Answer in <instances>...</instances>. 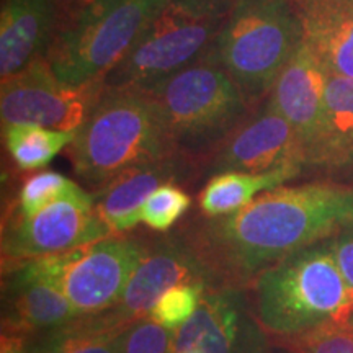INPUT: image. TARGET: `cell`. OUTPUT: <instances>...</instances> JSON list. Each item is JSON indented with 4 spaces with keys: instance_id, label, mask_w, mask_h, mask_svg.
<instances>
[{
    "instance_id": "16",
    "label": "cell",
    "mask_w": 353,
    "mask_h": 353,
    "mask_svg": "<svg viewBox=\"0 0 353 353\" xmlns=\"http://www.w3.org/2000/svg\"><path fill=\"white\" fill-rule=\"evenodd\" d=\"M6 304L3 324L12 334H51L81 319L54 285L33 275L23 265L10 278Z\"/></svg>"
},
{
    "instance_id": "31",
    "label": "cell",
    "mask_w": 353,
    "mask_h": 353,
    "mask_svg": "<svg viewBox=\"0 0 353 353\" xmlns=\"http://www.w3.org/2000/svg\"><path fill=\"white\" fill-rule=\"evenodd\" d=\"M345 322H347L348 325H350V329L353 330V311L350 312V314H348V317L345 319Z\"/></svg>"
},
{
    "instance_id": "3",
    "label": "cell",
    "mask_w": 353,
    "mask_h": 353,
    "mask_svg": "<svg viewBox=\"0 0 353 353\" xmlns=\"http://www.w3.org/2000/svg\"><path fill=\"white\" fill-rule=\"evenodd\" d=\"M255 316L267 332L291 339L353 311V290L335 260L332 237L286 255L255 281Z\"/></svg>"
},
{
    "instance_id": "20",
    "label": "cell",
    "mask_w": 353,
    "mask_h": 353,
    "mask_svg": "<svg viewBox=\"0 0 353 353\" xmlns=\"http://www.w3.org/2000/svg\"><path fill=\"white\" fill-rule=\"evenodd\" d=\"M293 172H270V174H245L224 172L208 180L200 195V208L208 218H221L236 213L268 190L281 187L293 180Z\"/></svg>"
},
{
    "instance_id": "33",
    "label": "cell",
    "mask_w": 353,
    "mask_h": 353,
    "mask_svg": "<svg viewBox=\"0 0 353 353\" xmlns=\"http://www.w3.org/2000/svg\"><path fill=\"white\" fill-rule=\"evenodd\" d=\"M275 353H294L293 350H288V352H275Z\"/></svg>"
},
{
    "instance_id": "9",
    "label": "cell",
    "mask_w": 353,
    "mask_h": 353,
    "mask_svg": "<svg viewBox=\"0 0 353 353\" xmlns=\"http://www.w3.org/2000/svg\"><path fill=\"white\" fill-rule=\"evenodd\" d=\"M103 88V81L85 85L63 82L52 72L46 57H41L2 81V130L13 125H34L76 132L94 110Z\"/></svg>"
},
{
    "instance_id": "10",
    "label": "cell",
    "mask_w": 353,
    "mask_h": 353,
    "mask_svg": "<svg viewBox=\"0 0 353 353\" xmlns=\"http://www.w3.org/2000/svg\"><path fill=\"white\" fill-rule=\"evenodd\" d=\"M113 236L95 210V196L77 185L32 216H17L2 237L3 255L15 262L64 254Z\"/></svg>"
},
{
    "instance_id": "27",
    "label": "cell",
    "mask_w": 353,
    "mask_h": 353,
    "mask_svg": "<svg viewBox=\"0 0 353 353\" xmlns=\"http://www.w3.org/2000/svg\"><path fill=\"white\" fill-rule=\"evenodd\" d=\"M294 353H353V330L345 321L330 322L290 339Z\"/></svg>"
},
{
    "instance_id": "1",
    "label": "cell",
    "mask_w": 353,
    "mask_h": 353,
    "mask_svg": "<svg viewBox=\"0 0 353 353\" xmlns=\"http://www.w3.org/2000/svg\"><path fill=\"white\" fill-rule=\"evenodd\" d=\"M352 224L353 187L281 185L236 213L206 221L190 239L221 285L242 286L286 255Z\"/></svg>"
},
{
    "instance_id": "21",
    "label": "cell",
    "mask_w": 353,
    "mask_h": 353,
    "mask_svg": "<svg viewBox=\"0 0 353 353\" xmlns=\"http://www.w3.org/2000/svg\"><path fill=\"white\" fill-rule=\"evenodd\" d=\"M7 151L21 170L46 167L63 149L69 148L76 132L57 131L34 125H13L3 128Z\"/></svg>"
},
{
    "instance_id": "12",
    "label": "cell",
    "mask_w": 353,
    "mask_h": 353,
    "mask_svg": "<svg viewBox=\"0 0 353 353\" xmlns=\"http://www.w3.org/2000/svg\"><path fill=\"white\" fill-rule=\"evenodd\" d=\"M265 332L241 286H211L195 314L175 330L172 353H272Z\"/></svg>"
},
{
    "instance_id": "18",
    "label": "cell",
    "mask_w": 353,
    "mask_h": 353,
    "mask_svg": "<svg viewBox=\"0 0 353 353\" xmlns=\"http://www.w3.org/2000/svg\"><path fill=\"white\" fill-rule=\"evenodd\" d=\"M304 41L330 76L353 79V0H294Z\"/></svg>"
},
{
    "instance_id": "13",
    "label": "cell",
    "mask_w": 353,
    "mask_h": 353,
    "mask_svg": "<svg viewBox=\"0 0 353 353\" xmlns=\"http://www.w3.org/2000/svg\"><path fill=\"white\" fill-rule=\"evenodd\" d=\"M303 167H306V156L296 131L267 101L213 154L208 172L211 175L224 172L299 175Z\"/></svg>"
},
{
    "instance_id": "23",
    "label": "cell",
    "mask_w": 353,
    "mask_h": 353,
    "mask_svg": "<svg viewBox=\"0 0 353 353\" xmlns=\"http://www.w3.org/2000/svg\"><path fill=\"white\" fill-rule=\"evenodd\" d=\"M208 286L185 283L165 291L149 312V317L162 327L176 330L196 312Z\"/></svg>"
},
{
    "instance_id": "2",
    "label": "cell",
    "mask_w": 353,
    "mask_h": 353,
    "mask_svg": "<svg viewBox=\"0 0 353 353\" xmlns=\"http://www.w3.org/2000/svg\"><path fill=\"white\" fill-rule=\"evenodd\" d=\"M69 156L79 179L97 190L134 167L183 159L151 92L108 85L76 131Z\"/></svg>"
},
{
    "instance_id": "28",
    "label": "cell",
    "mask_w": 353,
    "mask_h": 353,
    "mask_svg": "<svg viewBox=\"0 0 353 353\" xmlns=\"http://www.w3.org/2000/svg\"><path fill=\"white\" fill-rule=\"evenodd\" d=\"M332 245L339 268L353 290V224L332 236Z\"/></svg>"
},
{
    "instance_id": "14",
    "label": "cell",
    "mask_w": 353,
    "mask_h": 353,
    "mask_svg": "<svg viewBox=\"0 0 353 353\" xmlns=\"http://www.w3.org/2000/svg\"><path fill=\"white\" fill-rule=\"evenodd\" d=\"M77 0H2L0 77L20 72L46 57L52 43L77 12Z\"/></svg>"
},
{
    "instance_id": "4",
    "label": "cell",
    "mask_w": 353,
    "mask_h": 353,
    "mask_svg": "<svg viewBox=\"0 0 353 353\" xmlns=\"http://www.w3.org/2000/svg\"><path fill=\"white\" fill-rule=\"evenodd\" d=\"M144 90L156 99L183 159L213 157L252 114L241 88L210 54Z\"/></svg>"
},
{
    "instance_id": "8",
    "label": "cell",
    "mask_w": 353,
    "mask_h": 353,
    "mask_svg": "<svg viewBox=\"0 0 353 353\" xmlns=\"http://www.w3.org/2000/svg\"><path fill=\"white\" fill-rule=\"evenodd\" d=\"M148 245L121 234L105 237L64 254L23 262V267L54 285L79 317L103 314L120 301Z\"/></svg>"
},
{
    "instance_id": "5",
    "label": "cell",
    "mask_w": 353,
    "mask_h": 353,
    "mask_svg": "<svg viewBox=\"0 0 353 353\" xmlns=\"http://www.w3.org/2000/svg\"><path fill=\"white\" fill-rule=\"evenodd\" d=\"M303 41L294 0H237L208 54L252 105L270 94Z\"/></svg>"
},
{
    "instance_id": "30",
    "label": "cell",
    "mask_w": 353,
    "mask_h": 353,
    "mask_svg": "<svg viewBox=\"0 0 353 353\" xmlns=\"http://www.w3.org/2000/svg\"><path fill=\"white\" fill-rule=\"evenodd\" d=\"M28 353H44V350H43V348H41V347H39V345H38V343H37V345H34V347H32V348H30V350H28Z\"/></svg>"
},
{
    "instance_id": "22",
    "label": "cell",
    "mask_w": 353,
    "mask_h": 353,
    "mask_svg": "<svg viewBox=\"0 0 353 353\" xmlns=\"http://www.w3.org/2000/svg\"><path fill=\"white\" fill-rule=\"evenodd\" d=\"M120 332L99 316L81 317L68 327L46 334L38 345L44 353H120Z\"/></svg>"
},
{
    "instance_id": "15",
    "label": "cell",
    "mask_w": 353,
    "mask_h": 353,
    "mask_svg": "<svg viewBox=\"0 0 353 353\" xmlns=\"http://www.w3.org/2000/svg\"><path fill=\"white\" fill-rule=\"evenodd\" d=\"M330 72L306 41L273 83L268 103L296 131L306 156L324 110Z\"/></svg>"
},
{
    "instance_id": "11",
    "label": "cell",
    "mask_w": 353,
    "mask_h": 353,
    "mask_svg": "<svg viewBox=\"0 0 353 353\" xmlns=\"http://www.w3.org/2000/svg\"><path fill=\"white\" fill-rule=\"evenodd\" d=\"M185 283L205 285L208 288L221 286L218 276L190 236L162 239L148 247L120 301L99 317L112 327L123 329L131 322L148 317L165 291Z\"/></svg>"
},
{
    "instance_id": "17",
    "label": "cell",
    "mask_w": 353,
    "mask_h": 353,
    "mask_svg": "<svg viewBox=\"0 0 353 353\" xmlns=\"http://www.w3.org/2000/svg\"><path fill=\"white\" fill-rule=\"evenodd\" d=\"M185 159L156 162L134 167L97 190L95 210L113 234L130 231L141 223V210L145 200L161 185L169 183L185 170Z\"/></svg>"
},
{
    "instance_id": "32",
    "label": "cell",
    "mask_w": 353,
    "mask_h": 353,
    "mask_svg": "<svg viewBox=\"0 0 353 353\" xmlns=\"http://www.w3.org/2000/svg\"><path fill=\"white\" fill-rule=\"evenodd\" d=\"M77 2H79V6H85V3L92 2V0H77Z\"/></svg>"
},
{
    "instance_id": "26",
    "label": "cell",
    "mask_w": 353,
    "mask_h": 353,
    "mask_svg": "<svg viewBox=\"0 0 353 353\" xmlns=\"http://www.w3.org/2000/svg\"><path fill=\"white\" fill-rule=\"evenodd\" d=\"M174 337L175 330L162 327L148 316L121 329L118 348L120 353H172Z\"/></svg>"
},
{
    "instance_id": "6",
    "label": "cell",
    "mask_w": 353,
    "mask_h": 353,
    "mask_svg": "<svg viewBox=\"0 0 353 353\" xmlns=\"http://www.w3.org/2000/svg\"><path fill=\"white\" fill-rule=\"evenodd\" d=\"M237 0H167L125 57L103 77L108 87L149 88L208 54Z\"/></svg>"
},
{
    "instance_id": "25",
    "label": "cell",
    "mask_w": 353,
    "mask_h": 353,
    "mask_svg": "<svg viewBox=\"0 0 353 353\" xmlns=\"http://www.w3.org/2000/svg\"><path fill=\"white\" fill-rule=\"evenodd\" d=\"M77 187L72 180L54 170L38 172L21 185L19 195V216H32L59 200L65 193Z\"/></svg>"
},
{
    "instance_id": "24",
    "label": "cell",
    "mask_w": 353,
    "mask_h": 353,
    "mask_svg": "<svg viewBox=\"0 0 353 353\" xmlns=\"http://www.w3.org/2000/svg\"><path fill=\"white\" fill-rule=\"evenodd\" d=\"M190 205L192 198L182 188L172 182L164 183L145 200L141 210V223L154 231L165 232L187 213Z\"/></svg>"
},
{
    "instance_id": "29",
    "label": "cell",
    "mask_w": 353,
    "mask_h": 353,
    "mask_svg": "<svg viewBox=\"0 0 353 353\" xmlns=\"http://www.w3.org/2000/svg\"><path fill=\"white\" fill-rule=\"evenodd\" d=\"M0 353H28V350H25L23 339L19 334L8 332L7 335H2V348H0Z\"/></svg>"
},
{
    "instance_id": "19",
    "label": "cell",
    "mask_w": 353,
    "mask_h": 353,
    "mask_svg": "<svg viewBox=\"0 0 353 353\" xmlns=\"http://www.w3.org/2000/svg\"><path fill=\"white\" fill-rule=\"evenodd\" d=\"M353 164V79L330 76L306 167L337 170Z\"/></svg>"
},
{
    "instance_id": "7",
    "label": "cell",
    "mask_w": 353,
    "mask_h": 353,
    "mask_svg": "<svg viewBox=\"0 0 353 353\" xmlns=\"http://www.w3.org/2000/svg\"><path fill=\"white\" fill-rule=\"evenodd\" d=\"M165 2L92 0L79 7L48 52L52 72L70 85L103 81Z\"/></svg>"
}]
</instances>
